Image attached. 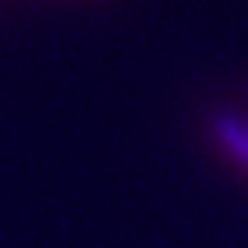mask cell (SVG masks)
<instances>
[{"mask_svg": "<svg viewBox=\"0 0 248 248\" xmlns=\"http://www.w3.org/2000/svg\"><path fill=\"white\" fill-rule=\"evenodd\" d=\"M201 135L218 162L248 180V108L245 105H212L201 117Z\"/></svg>", "mask_w": 248, "mask_h": 248, "instance_id": "1", "label": "cell"}]
</instances>
